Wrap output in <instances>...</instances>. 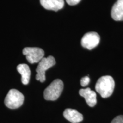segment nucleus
Returning <instances> with one entry per match:
<instances>
[{"label": "nucleus", "instance_id": "f257e3e1", "mask_svg": "<svg viewBox=\"0 0 123 123\" xmlns=\"http://www.w3.org/2000/svg\"><path fill=\"white\" fill-rule=\"evenodd\" d=\"M115 88V81L112 76L106 75L100 78L97 81L95 89L101 96L107 98L111 96Z\"/></svg>", "mask_w": 123, "mask_h": 123}, {"label": "nucleus", "instance_id": "f03ea898", "mask_svg": "<svg viewBox=\"0 0 123 123\" xmlns=\"http://www.w3.org/2000/svg\"><path fill=\"white\" fill-rule=\"evenodd\" d=\"M63 90V83L60 79H55L44 91V99L54 101L61 96Z\"/></svg>", "mask_w": 123, "mask_h": 123}, {"label": "nucleus", "instance_id": "7ed1b4c3", "mask_svg": "<svg viewBox=\"0 0 123 123\" xmlns=\"http://www.w3.org/2000/svg\"><path fill=\"white\" fill-rule=\"evenodd\" d=\"M24 96L19 91L12 89L7 93L5 99V105L10 109H17L24 103Z\"/></svg>", "mask_w": 123, "mask_h": 123}, {"label": "nucleus", "instance_id": "20e7f679", "mask_svg": "<svg viewBox=\"0 0 123 123\" xmlns=\"http://www.w3.org/2000/svg\"><path fill=\"white\" fill-rule=\"evenodd\" d=\"M55 58L53 56H49L47 58H43L39 62L37 67L36 79L41 83L44 82L46 80L45 72L49 68H51L55 64Z\"/></svg>", "mask_w": 123, "mask_h": 123}, {"label": "nucleus", "instance_id": "39448f33", "mask_svg": "<svg viewBox=\"0 0 123 123\" xmlns=\"http://www.w3.org/2000/svg\"><path fill=\"white\" fill-rule=\"evenodd\" d=\"M22 53L27 61L31 64L39 63L44 55V51L39 47H25Z\"/></svg>", "mask_w": 123, "mask_h": 123}, {"label": "nucleus", "instance_id": "423d86ee", "mask_svg": "<svg viewBox=\"0 0 123 123\" xmlns=\"http://www.w3.org/2000/svg\"><path fill=\"white\" fill-rule=\"evenodd\" d=\"M100 42V36L96 32H89L85 34L81 40V46L84 48L92 50Z\"/></svg>", "mask_w": 123, "mask_h": 123}, {"label": "nucleus", "instance_id": "0eeeda50", "mask_svg": "<svg viewBox=\"0 0 123 123\" xmlns=\"http://www.w3.org/2000/svg\"><path fill=\"white\" fill-rule=\"evenodd\" d=\"M41 5L47 10L58 11L63 7L64 0H40Z\"/></svg>", "mask_w": 123, "mask_h": 123}, {"label": "nucleus", "instance_id": "6e6552de", "mask_svg": "<svg viewBox=\"0 0 123 123\" xmlns=\"http://www.w3.org/2000/svg\"><path fill=\"white\" fill-rule=\"evenodd\" d=\"M79 94L85 99L86 103L90 107H94L97 103L96 93L90 88L80 89Z\"/></svg>", "mask_w": 123, "mask_h": 123}, {"label": "nucleus", "instance_id": "1a4fd4ad", "mask_svg": "<svg viewBox=\"0 0 123 123\" xmlns=\"http://www.w3.org/2000/svg\"><path fill=\"white\" fill-rule=\"evenodd\" d=\"M63 116L67 120L72 123H80L83 119V115L78 111L73 109H66L63 112Z\"/></svg>", "mask_w": 123, "mask_h": 123}, {"label": "nucleus", "instance_id": "9d476101", "mask_svg": "<svg viewBox=\"0 0 123 123\" xmlns=\"http://www.w3.org/2000/svg\"><path fill=\"white\" fill-rule=\"evenodd\" d=\"M111 17L115 21H123V0H117L111 10Z\"/></svg>", "mask_w": 123, "mask_h": 123}, {"label": "nucleus", "instance_id": "9b49d317", "mask_svg": "<svg viewBox=\"0 0 123 123\" xmlns=\"http://www.w3.org/2000/svg\"><path fill=\"white\" fill-rule=\"evenodd\" d=\"M17 71L21 75V81L24 85H27L30 81L31 71L29 66L26 64H20L17 67Z\"/></svg>", "mask_w": 123, "mask_h": 123}, {"label": "nucleus", "instance_id": "f8f14e48", "mask_svg": "<svg viewBox=\"0 0 123 123\" xmlns=\"http://www.w3.org/2000/svg\"><path fill=\"white\" fill-rule=\"evenodd\" d=\"M90 81V79L88 76L82 78L80 80V84L83 87H85L89 84Z\"/></svg>", "mask_w": 123, "mask_h": 123}, {"label": "nucleus", "instance_id": "ddd939ff", "mask_svg": "<svg viewBox=\"0 0 123 123\" xmlns=\"http://www.w3.org/2000/svg\"><path fill=\"white\" fill-rule=\"evenodd\" d=\"M111 123H123V115H120V116L116 117L112 121Z\"/></svg>", "mask_w": 123, "mask_h": 123}, {"label": "nucleus", "instance_id": "4468645a", "mask_svg": "<svg viewBox=\"0 0 123 123\" xmlns=\"http://www.w3.org/2000/svg\"><path fill=\"white\" fill-rule=\"evenodd\" d=\"M67 4L71 6L75 5L80 2L81 0H66Z\"/></svg>", "mask_w": 123, "mask_h": 123}]
</instances>
